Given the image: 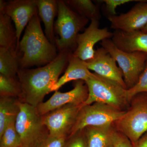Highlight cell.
Returning <instances> with one entry per match:
<instances>
[{"mask_svg": "<svg viewBox=\"0 0 147 147\" xmlns=\"http://www.w3.org/2000/svg\"><path fill=\"white\" fill-rule=\"evenodd\" d=\"M63 147H88L85 129L68 136Z\"/></svg>", "mask_w": 147, "mask_h": 147, "instance_id": "26", "label": "cell"}, {"mask_svg": "<svg viewBox=\"0 0 147 147\" xmlns=\"http://www.w3.org/2000/svg\"><path fill=\"white\" fill-rule=\"evenodd\" d=\"M141 0H102L97 1L98 3H104L105 4V10L108 17L115 16L116 9L119 6L131 2H139Z\"/></svg>", "mask_w": 147, "mask_h": 147, "instance_id": "28", "label": "cell"}, {"mask_svg": "<svg viewBox=\"0 0 147 147\" xmlns=\"http://www.w3.org/2000/svg\"><path fill=\"white\" fill-rule=\"evenodd\" d=\"M66 3L70 8L80 16L89 20L101 18L100 8L91 0H65Z\"/></svg>", "mask_w": 147, "mask_h": 147, "instance_id": "22", "label": "cell"}, {"mask_svg": "<svg viewBox=\"0 0 147 147\" xmlns=\"http://www.w3.org/2000/svg\"><path fill=\"white\" fill-rule=\"evenodd\" d=\"M108 19L111 28L115 30L127 32L141 30L147 24V1L141 0L126 13Z\"/></svg>", "mask_w": 147, "mask_h": 147, "instance_id": "14", "label": "cell"}, {"mask_svg": "<svg viewBox=\"0 0 147 147\" xmlns=\"http://www.w3.org/2000/svg\"><path fill=\"white\" fill-rule=\"evenodd\" d=\"M72 54L69 51L59 52L55 60L44 66L19 69L17 78L22 91L21 101L35 107L42 102L67 67Z\"/></svg>", "mask_w": 147, "mask_h": 147, "instance_id": "1", "label": "cell"}, {"mask_svg": "<svg viewBox=\"0 0 147 147\" xmlns=\"http://www.w3.org/2000/svg\"><path fill=\"white\" fill-rule=\"evenodd\" d=\"M99 27L98 20H92L84 32L78 34L77 47L73 53L74 56L84 61L90 60L94 57L96 50L94 47L96 43L104 40L112 39L113 33L107 28H100Z\"/></svg>", "mask_w": 147, "mask_h": 147, "instance_id": "11", "label": "cell"}, {"mask_svg": "<svg viewBox=\"0 0 147 147\" xmlns=\"http://www.w3.org/2000/svg\"><path fill=\"white\" fill-rule=\"evenodd\" d=\"M20 69L17 53L0 47V74L11 78H16Z\"/></svg>", "mask_w": 147, "mask_h": 147, "instance_id": "21", "label": "cell"}, {"mask_svg": "<svg viewBox=\"0 0 147 147\" xmlns=\"http://www.w3.org/2000/svg\"><path fill=\"white\" fill-rule=\"evenodd\" d=\"M125 111L101 102L83 106L68 136L87 127L112 125L124 115Z\"/></svg>", "mask_w": 147, "mask_h": 147, "instance_id": "8", "label": "cell"}, {"mask_svg": "<svg viewBox=\"0 0 147 147\" xmlns=\"http://www.w3.org/2000/svg\"><path fill=\"white\" fill-rule=\"evenodd\" d=\"M15 126L21 138L22 147H34L49 134L43 124L42 116L38 113L36 107L21 100Z\"/></svg>", "mask_w": 147, "mask_h": 147, "instance_id": "6", "label": "cell"}, {"mask_svg": "<svg viewBox=\"0 0 147 147\" xmlns=\"http://www.w3.org/2000/svg\"><path fill=\"white\" fill-rule=\"evenodd\" d=\"M88 95V90L85 82L81 80L75 81L73 89L65 92L56 91L48 100L37 106V110L40 115L43 116L67 104L82 105Z\"/></svg>", "mask_w": 147, "mask_h": 147, "instance_id": "12", "label": "cell"}, {"mask_svg": "<svg viewBox=\"0 0 147 147\" xmlns=\"http://www.w3.org/2000/svg\"><path fill=\"white\" fill-rule=\"evenodd\" d=\"M113 124L134 146L147 132V93L134 96L124 115Z\"/></svg>", "mask_w": 147, "mask_h": 147, "instance_id": "4", "label": "cell"}, {"mask_svg": "<svg viewBox=\"0 0 147 147\" xmlns=\"http://www.w3.org/2000/svg\"><path fill=\"white\" fill-rule=\"evenodd\" d=\"M133 147H147V132L140 138Z\"/></svg>", "mask_w": 147, "mask_h": 147, "instance_id": "30", "label": "cell"}, {"mask_svg": "<svg viewBox=\"0 0 147 147\" xmlns=\"http://www.w3.org/2000/svg\"></svg>", "mask_w": 147, "mask_h": 147, "instance_id": "32", "label": "cell"}, {"mask_svg": "<svg viewBox=\"0 0 147 147\" xmlns=\"http://www.w3.org/2000/svg\"><path fill=\"white\" fill-rule=\"evenodd\" d=\"M113 34L111 40L122 51L127 53L140 51L147 54V33L141 30L130 32L115 30Z\"/></svg>", "mask_w": 147, "mask_h": 147, "instance_id": "15", "label": "cell"}, {"mask_svg": "<svg viewBox=\"0 0 147 147\" xmlns=\"http://www.w3.org/2000/svg\"><path fill=\"white\" fill-rule=\"evenodd\" d=\"M113 147H133L129 139L114 127L112 134Z\"/></svg>", "mask_w": 147, "mask_h": 147, "instance_id": "29", "label": "cell"}, {"mask_svg": "<svg viewBox=\"0 0 147 147\" xmlns=\"http://www.w3.org/2000/svg\"><path fill=\"white\" fill-rule=\"evenodd\" d=\"M88 95L82 107L94 102H101L119 110H124L129 105L126 96V90L116 82L95 73L85 81Z\"/></svg>", "mask_w": 147, "mask_h": 147, "instance_id": "5", "label": "cell"}, {"mask_svg": "<svg viewBox=\"0 0 147 147\" xmlns=\"http://www.w3.org/2000/svg\"><path fill=\"white\" fill-rule=\"evenodd\" d=\"M37 5L38 15L45 26V35L49 41L55 45L54 20L57 15V1L37 0Z\"/></svg>", "mask_w": 147, "mask_h": 147, "instance_id": "17", "label": "cell"}, {"mask_svg": "<svg viewBox=\"0 0 147 147\" xmlns=\"http://www.w3.org/2000/svg\"><path fill=\"white\" fill-rule=\"evenodd\" d=\"M100 45L118 64L127 89L132 88L146 66L147 53L140 51L124 52L118 48L111 39L102 40Z\"/></svg>", "mask_w": 147, "mask_h": 147, "instance_id": "7", "label": "cell"}, {"mask_svg": "<svg viewBox=\"0 0 147 147\" xmlns=\"http://www.w3.org/2000/svg\"><path fill=\"white\" fill-rule=\"evenodd\" d=\"M15 120L9 124L0 136V147H22L21 138L15 126Z\"/></svg>", "mask_w": 147, "mask_h": 147, "instance_id": "24", "label": "cell"}, {"mask_svg": "<svg viewBox=\"0 0 147 147\" xmlns=\"http://www.w3.org/2000/svg\"><path fill=\"white\" fill-rule=\"evenodd\" d=\"M87 67L99 76L109 79L127 89L124 81L122 71L117 65V62L103 47L95 50L94 57L85 61Z\"/></svg>", "mask_w": 147, "mask_h": 147, "instance_id": "13", "label": "cell"}, {"mask_svg": "<svg viewBox=\"0 0 147 147\" xmlns=\"http://www.w3.org/2000/svg\"><path fill=\"white\" fill-rule=\"evenodd\" d=\"M141 93H147V66L140 75L137 83L132 88L126 90L127 101L129 103L134 96Z\"/></svg>", "mask_w": 147, "mask_h": 147, "instance_id": "25", "label": "cell"}, {"mask_svg": "<svg viewBox=\"0 0 147 147\" xmlns=\"http://www.w3.org/2000/svg\"><path fill=\"white\" fill-rule=\"evenodd\" d=\"M20 100L16 98H0V136L11 122L15 120L19 111Z\"/></svg>", "mask_w": 147, "mask_h": 147, "instance_id": "19", "label": "cell"}, {"mask_svg": "<svg viewBox=\"0 0 147 147\" xmlns=\"http://www.w3.org/2000/svg\"><path fill=\"white\" fill-rule=\"evenodd\" d=\"M57 19L55 30L59 38H56L55 45L59 52L74 53L77 47L76 38L89 20L80 16L67 5L64 1L58 0Z\"/></svg>", "mask_w": 147, "mask_h": 147, "instance_id": "3", "label": "cell"}, {"mask_svg": "<svg viewBox=\"0 0 147 147\" xmlns=\"http://www.w3.org/2000/svg\"><path fill=\"white\" fill-rule=\"evenodd\" d=\"M0 47L17 53L16 30L13 28L11 20L6 14L0 12Z\"/></svg>", "mask_w": 147, "mask_h": 147, "instance_id": "20", "label": "cell"}, {"mask_svg": "<svg viewBox=\"0 0 147 147\" xmlns=\"http://www.w3.org/2000/svg\"><path fill=\"white\" fill-rule=\"evenodd\" d=\"M67 136L54 137L49 134L36 144L34 147H63Z\"/></svg>", "mask_w": 147, "mask_h": 147, "instance_id": "27", "label": "cell"}, {"mask_svg": "<svg viewBox=\"0 0 147 147\" xmlns=\"http://www.w3.org/2000/svg\"><path fill=\"white\" fill-rule=\"evenodd\" d=\"M92 72L87 67L85 62L71 55L63 76L59 79L51 91H56L64 85L72 81L84 82L91 76Z\"/></svg>", "mask_w": 147, "mask_h": 147, "instance_id": "16", "label": "cell"}, {"mask_svg": "<svg viewBox=\"0 0 147 147\" xmlns=\"http://www.w3.org/2000/svg\"><path fill=\"white\" fill-rule=\"evenodd\" d=\"M141 31L145 33H147V24L142 29Z\"/></svg>", "mask_w": 147, "mask_h": 147, "instance_id": "31", "label": "cell"}, {"mask_svg": "<svg viewBox=\"0 0 147 147\" xmlns=\"http://www.w3.org/2000/svg\"><path fill=\"white\" fill-rule=\"evenodd\" d=\"M81 108L82 105L68 104L42 116L43 124L50 136L67 137Z\"/></svg>", "mask_w": 147, "mask_h": 147, "instance_id": "9", "label": "cell"}, {"mask_svg": "<svg viewBox=\"0 0 147 147\" xmlns=\"http://www.w3.org/2000/svg\"><path fill=\"white\" fill-rule=\"evenodd\" d=\"M0 12L10 17L15 25L17 37V50L24 29L38 12L37 0L0 1Z\"/></svg>", "mask_w": 147, "mask_h": 147, "instance_id": "10", "label": "cell"}, {"mask_svg": "<svg viewBox=\"0 0 147 147\" xmlns=\"http://www.w3.org/2000/svg\"><path fill=\"white\" fill-rule=\"evenodd\" d=\"M113 125L103 126H88L85 129L88 147H113Z\"/></svg>", "mask_w": 147, "mask_h": 147, "instance_id": "18", "label": "cell"}, {"mask_svg": "<svg viewBox=\"0 0 147 147\" xmlns=\"http://www.w3.org/2000/svg\"><path fill=\"white\" fill-rule=\"evenodd\" d=\"M17 53L20 69L45 65L57 57L56 45L49 41L43 33L38 12L26 27Z\"/></svg>", "mask_w": 147, "mask_h": 147, "instance_id": "2", "label": "cell"}, {"mask_svg": "<svg viewBox=\"0 0 147 147\" xmlns=\"http://www.w3.org/2000/svg\"><path fill=\"white\" fill-rule=\"evenodd\" d=\"M21 84L18 78H11L0 74L1 96L18 97L21 95Z\"/></svg>", "mask_w": 147, "mask_h": 147, "instance_id": "23", "label": "cell"}]
</instances>
